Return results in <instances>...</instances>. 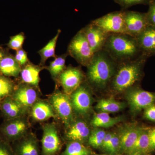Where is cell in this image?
<instances>
[{
    "label": "cell",
    "mask_w": 155,
    "mask_h": 155,
    "mask_svg": "<svg viewBox=\"0 0 155 155\" xmlns=\"http://www.w3.org/2000/svg\"><path fill=\"white\" fill-rule=\"evenodd\" d=\"M114 1L123 9H126L136 5L149 3L150 0H114Z\"/></svg>",
    "instance_id": "d6a6232c"
},
{
    "label": "cell",
    "mask_w": 155,
    "mask_h": 155,
    "mask_svg": "<svg viewBox=\"0 0 155 155\" xmlns=\"http://www.w3.org/2000/svg\"><path fill=\"white\" fill-rule=\"evenodd\" d=\"M103 50L118 64L133 61L143 55L136 38L125 33L109 34Z\"/></svg>",
    "instance_id": "6da1fadb"
},
{
    "label": "cell",
    "mask_w": 155,
    "mask_h": 155,
    "mask_svg": "<svg viewBox=\"0 0 155 155\" xmlns=\"http://www.w3.org/2000/svg\"><path fill=\"white\" fill-rule=\"evenodd\" d=\"M61 31L58 30L55 36L49 41L47 44L41 49L38 51V53L41 56V63L44 64L49 58H56L55 49L57 41L61 33Z\"/></svg>",
    "instance_id": "484cf974"
},
{
    "label": "cell",
    "mask_w": 155,
    "mask_h": 155,
    "mask_svg": "<svg viewBox=\"0 0 155 155\" xmlns=\"http://www.w3.org/2000/svg\"><path fill=\"white\" fill-rule=\"evenodd\" d=\"M17 53H18V54L22 57V59L25 64L27 63L28 62V57H27V53L24 50H22V48L20 49L17 51Z\"/></svg>",
    "instance_id": "f35d334b"
},
{
    "label": "cell",
    "mask_w": 155,
    "mask_h": 155,
    "mask_svg": "<svg viewBox=\"0 0 155 155\" xmlns=\"http://www.w3.org/2000/svg\"><path fill=\"white\" fill-rule=\"evenodd\" d=\"M87 148L79 142L72 141L67 145L62 155H89Z\"/></svg>",
    "instance_id": "83f0119b"
},
{
    "label": "cell",
    "mask_w": 155,
    "mask_h": 155,
    "mask_svg": "<svg viewBox=\"0 0 155 155\" xmlns=\"http://www.w3.org/2000/svg\"><path fill=\"white\" fill-rule=\"evenodd\" d=\"M135 38L143 54H155V26L148 25Z\"/></svg>",
    "instance_id": "5bb4252c"
},
{
    "label": "cell",
    "mask_w": 155,
    "mask_h": 155,
    "mask_svg": "<svg viewBox=\"0 0 155 155\" xmlns=\"http://www.w3.org/2000/svg\"><path fill=\"white\" fill-rule=\"evenodd\" d=\"M51 104L53 110L66 126H69L73 117V107L68 95L61 92L55 93L51 97Z\"/></svg>",
    "instance_id": "52a82bcc"
},
{
    "label": "cell",
    "mask_w": 155,
    "mask_h": 155,
    "mask_svg": "<svg viewBox=\"0 0 155 155\" xmlns=\"http://www.w3.org/2000/svg\"><path fill=\"white\" fill-rule=\"evenodd\" d=\"M67 55V54H64L56 57L54 61L50 63L48 70L53 77H57L64 71Z\"/></svg>",
    "instance_id": "4316f807"
},
{
    "label": "cell",
    "mask_w": 155,
    "mask_h": 155,
    "mask_svg": "<svg viewBox=\"0 0 155 155\" xmlns=\"http://www.w3.org/2000/svg\"><path fill=\"white\" fill-rule=\"evenodd\" d=\"M149 8L146 13L148 25L155 26V0H150Z\"/></svg>",
    "instance_id": "836d02e7"
},
{
    "label": "cell",
    "mask_w": 155,
    "mask_h": 155,
    "mask_svg": "<svg viewBox=\"0 0 155 155\" xmlns=\"http://www.w3.org/2000/svg\"><path fill=\"white\" fill-rule=\"evenodd\" d=\"M135 152L145 154L150 152L149 129L143 127L135 144L128 153Z\"/></svg>",
    "instance_id": "d4e9b609"
},
{
    "label": "cell",
    "mask_w": 155,
    "mask_h": 155,
    "mask_svg": "<svg viewBox=\"0 0 155 155\" xmlns=\"http://www.w3.org/2000/svg\"><path fill=\"white\" fill-rule=\"evenodd\" d=\"M148 57H140L125 63L118 64L116 73L110 85L114 91L121 93L134 86L141 79L143 69Z\"/></svg>",
    "instance_id": "3957f363"
},
{
    "label": "cell",
    "mask_w": 155,
    "mask_h": 155,
    "mask_svg": "<svg viewBox=\"0 0 155 155\" xmlns=\"http://www.w3.org/2000/svg\"><path fill=\"white\" fill-rule=\"evenodd\" d=\"M68 52L79 64L84 66L87 67L90 63L94 53L82 30L78 32L70 41Z\"/></svg>",
    "instance_id": "277c9868"
},
{
    "label": "cell",
    "mask_w": 155,
    "mask_h": 155,
    "mask_svg": "<svg viewBox=\"0 0 155 155\" xmlns=\"http://www.w3.org/2000/svg\"><path fill=\"white\" fill-rule=\"evenodd\" d=\"M127 155H147V154L139 152H135L127 154Z\"/></svg>",
    "instance_id": "ab89813d"
},
{
    "label": "cell",
    "mask_w": 155,
    "mask_h": 155,
    "mask_svg": "<svg viewBox=\"0 0 155 155\" xmlns=\"http://www.w3.org/2000/svg\"><path fill=\"white\" fill-rule=\"evenodd\" d=\"M150 150V152L155 150V127L149 129Z\"/></svg>",
    "instance_id": "8d00e7d4"
},
{
    "label": "cell",
    "mask_w": 155,
    "mask_h": 155,
    "mask_svg": "<svg viewBox=\"0 0 155 155\" xmlns=\"http://www.w3.org/2000/svg\"><path fill=\"white\" fill-rule=\"evenodd\" d=\"M27 122L17 118L7 123L3 128V133L9 139L15 140L21 138L28 129Z\"/></svg>",
    "instance_id": "9a60e30c"
},
{
    "label": "cell",
    "mask_w": 155,
    "mask_h": 155,
    "mask_svg": "<svg viewBox=\"0 0 155 155\" xmlns=\"http://www.w3.org/2000/svg\"><path fill=\"white\" fill-rule=\"evenodd\" d=\"M15 155H39L38 143L32 136L25 137L18 144Z\"/></svg>",
    "instance_id": "ac0fdd59"
},
{
    "label": "cell",
    "mask_w": 155,
    "mask_h": 155,
    "mask_svg": "<svg viewBox=\"0 0 155 155\" xmlns=\"http://www.w3.org/2000/svg\"><path fill=\"white\" fill-rule=\"evenodd\" d=\"M143 128L135 124H131L120 130L118 134L120 140V151L129 153Z\"/></svg>",
    "instance_id": "4fadbf2b"
},
{
    "label": "cell",
    "mask_w": 155,
    "mask_h": 155,
    "mask_svg": "<svg viewBox=\"0 0 155 155\" xmlns=\"http://www.w3.org/2000/svg\"><path fill=\"white\" fill-rule=\"evenodd\" d=\"M71 101L73 109L81 115H85L91 108L92 98L88 87L82 85L71 94Z\"/></svg>",
    "instance_id": "7c38bea8"
},
{
    "label": "cell",
    "mask_w": 155,
    "mask_h": 155,
    "mask_svg": "<svg viewBox=\"0 0 155 155\" xmlns=\"http://www.w3.org/2000/svg\"><path fill=\"white\" fill-rule=\"evenodd\" d=\"M81 30L94 54L103 50L109 33L91 22Z\"/></svg>",
    "instance_id": "8fae6325"
},
{
    "label": "cell",
    "mask_w": 155,
    "mask_h": 155,
    "mask_svg": "<svg viewBox=\"0 0 155 155\" xmlns=\"http://www.w3.org/2000/svg\"><path fill=\"white\" fill-rule=\"evenodd\" d=\"M126 99L130 110L135 114L155 103V93L133 86L126 91Z\"/></svg>",
    "instance_id": "5b68a950"
},
{
    "label": "cell",
    "mask_w": 155,
    "mask_h": 155,
    "mask_svg": "<svg viewBox=\"0 0 155 155\" xmlns=\"http://www.w3.org/2000/svg\"><path fill=\"white\" fill-rule=\"evenodd\" d=\"M122 120V117L120 116L111 117L108 113L100 112L94 116L91 124L93 126L97 128H109L119 123Z\"/></svg>",
    "instance_id": "ffe728a7"
},
{
    "label": "cell",
    "mask_w": 155,
    "mask_h": 155,
    "mask_svg": "<svg viewBox=\"0 0 155 155\" xmlns=\"http://www.w3.org/2000/svg\"><path fill=\"white\" fill-rule=\"evenodd\" d=\"M31 116L35 120L40 122L55 116L54 110L51 106L43 101H39L34 104Z\"/></svg>",
    "instance_id": "d6986e66"
},
{
    "label": "cell",
    "mask_w": 155,
    "mask_h": 155,
    "mask_svg": "<svg viewBox=\"0 0 155 155\" xmlns=\"http://www.w3.org/2000/svg\"><path fill=\"white\" fill-rule=\"evenodd\" d=\"M125 107V103L118 101L110 98L100 100L98 102L96 108L100 112L109 114L118 113L123 110Z\"/></svg>",
    "instance_id": "603a6c76"
},
{
    "label": "cell",
    "mask_w": 155,
    "mask_h": 155,
    "mask_svg": "<svg viewBox=\"0 0 155 155\" xmlns=\"http://www.w3.org/2000/svg\"><path fill=\"white\" fill-rule=\"evenodd\" d=\"M41 68L31 64H27L21 71L22 80L24 83L38 86L39 82V73Z\"/></svg>",
    "instance_id": "7402d4cb"
},
{
    "label": "cell",
    "mask_w": 155,
    "mask_h": 155,
    "mask_svg": "<svg viewBox=\"0 0 155 155\" xmlns=\"http://www.w3.org/2000/svg\"><path fill=\"white\" fill-rule=\"evenodd\" d=\"M113 133L112 132H108L106 134L105 137L103 140L102 145L101 147H102L104 150H106L107 147L111 139L113 136Z\"/></svg>",
    "instance_id": "74e56055"
},
{
    "label": "cell",
    "mask_w": 155,
    "mask_h": 155,
    "mask_svg": "<svg viewBox=\"0 0 155 155\" xmlns=\"http://www.w3.org/2000/svg\"><path fill=\"white\" fill-rule=\"evenodd\" d=\"M106 134L104 130L100 128H96L90 134L88 138L89 143L95 148L101 147Z\"/></svg>",
    "instance_id": "f1b7e54d"
},
{
    "label": "cell",
    "mask_w": 155,
    "mask_h": 155,
    "mask_svg": "<svg viewBox=\"0 0 155 155\" xmlns=\"http://www.w3.org/2000/svg\"><path fill=\"white\" fill-rule=\"evenodd\" d=\"M59 79L64 91L71 95L82 84L84 75L79 68L69 67L59 75Z\"/></svg>",
    "instance_id": "9c48e42d"
},
{
    "label": "cell",
    "mask_w": 155,
    "mask_h": 155,
    "mask_svg": "<svg viewBox=\"0 0 155 155\" xmlns=\"http://www.w3.org/2000/svg\"><path fill=\"white\" fill-rule=\"evenodd\" d=\"M145 118L150 121L155 122V105L149 106L144 110Z\"/></svg>",
    "instance_id": "e575fe53"
},
{
    "label": "cell",
    "mask_w": 155,
    "mask_h": 155,
    "mask_svg": "<svg viewBox=\"0 0 155 155\" xmlns=\"http://www.w3.org/2000/svg\"><path fill=\"white\" fill-rule=\"evenodd\" d=\"M90 133L87 124L83 121H78L70 126L67 137L69 140L81 142L88 138Z\"/></svg>",
    "instance_id": "e0dca14e"
},
{
    "label": "cell",
    "mask_w": 155,
    "mask_h": 155,
    "mask_svg": "<svg viewBox=\"0 0 155 155\" xmlns=\"http://www.w3.org/2000/svg\"><path fill=\"white\" fill-rule=\"evenodd\" d=\"M25 40L23 34L20 33L11 38L9 42L8 46L12 50L18 51L22 48V45Z\"/></svg>",
    "instance_id": "1f68e13d"
},
{
    "label": "cell",
    "mask_w": 155,
    "mask_h": 155,
    "mask_svg": "<svg viewBox=\"0 0 155 155\" xmlns=\"http://www.w3.org/2000/svg\"></svg>",
    "instance_id": "b9f144b4"
},
{
    "label": "cell",
    "mask_w": 155,
    "mask_h": 155,
    "mask_svg": "<svg viewBox=\"0 0 155 155\" xmlns=\"http://www.w3.org/2000/svg\"><path fill=\"white\" fill-rule=\"evenodd\" d=\"M43 155H56L61 148V141L55 125L48 124L44 127L41 140Z\"/></svg>",
    "instance_id": "30bf717a"
},
{
    "label": "cell",
    "mask_w": 155,
    "mask_h": 155,
    "mask_svg": "<svg viewBox=\"0 0 155 155\" xmlns=\"http://www.w3.org/2000/svg\"><path fill=\"white\" fill-rule=\"evenodd\" d=\"M91 22L108 33H125L124 11L111 12Z\"/></svg>",
    "instance_id": "8992f818"
},
{
    "label": "cell",
    "mask_w": 155,
    "mask_h": 155,
    "mask_svg": "<svg viewBox=\"0 0 155 155\" xmlns=\"http://www.w3.org/2000/svg\"><path fill=\"white\" fill-rule=\"evenodd\" d=\"M37 96V92L33 87L22 86L15 92L14 99L23 107H28L36 103Z\"/></svg>",
    "instance_id": "2e32d148"
},
{
    "label": "cell",
    "mask_w": 155,
    "mask_h": 155,
    "mask_svg": "<svg viewBox=\"0 0 155 155\" xmlns=\"http://www.w3.org/2000/svg\"><path fill=\"white\" fill-rule=\"evenodd\" d=\"M21 71L20 65L11 56L4 57L0 61V72L4 75L16 77Z\"/></svg>",
    "instance_id": "44dd1931"
},
{
    "label": "cell",
    "mask_w": 155,
    "mask_h": 155,
    "mask_svg": "<svg viewBox=\"0 0 155 155\" xmlns=\"http://www.w3.org/2000/svg\"><path fill=\"white\" fill-rule=\"evenodd\" d=\"M0 155H15L8 145L0 141Z\"/></svg>",
    "instance_id": "d590c367"
},
{
    "label": "cell",
    "mask_w": 155,
    "mask_h": 155,
    "mask_svg": "<svg viewBox=\"0 0 155 155\" xmlns=\"http://www.w3.org/2000/svg\"><path fill=\"white\" fill-rule=\"evenodd\" d=\"M118 64L104 50L94 53L87 66L89 82L97 89H104L110 85L116 73Z\"/></svg>",
    "instance_id": "7a4b0ae2"
},
{
    "label": "cell",
    "mask_w": 155,
    "mask_h": 155,
    "mask_svg": "<svg viewBox=\"0 0 155 155\" xmlns=\"http://www.w3.org/2000/svg\"><path fill=\"white\" fill-rule=\"evenodd\" d=\"M12 90V84L5 78L0 77V100L8 95Z\"/></svg>",
    "instance_id": "4dcf8cb0"
},
{
    "label": "cell",
    "mask_w": 155,
    "mask_h": 155,
    "mask_svg": "<svg viewBox=\"0 0 155 155\" xmlns=\"http://www.w3.org/2000/svg\"><path fill=\"white\" fill-rule=\"evenodd\" d=\"M125 33L136 38L149 25L146 13L124 11Z\"/></svg>",
    "instance_id": "ba28073f"
},
{
    "label": "cell",
    "mask_w": 155,
    "mask_h": 155,
    "mask_svg": "<svg viewBox=\"0 0 155 155\" xmlns=\"http://www.w3.org/2000/svg\"><path fill=\"white\" fill-rule=\"evenodd\" d=\"M106 150L113 154L120 151V140L118 134L113 133L110 141Z\"/></svg>",
    "instance_id": "f546056e"
},
{
    "label": "cell",
    "mask_w": 155,
    "mask_h": 155,
    "mask_svg": "<svg viewBox=\"0 0 155 155\" xmlns=\"http://www.w3.org/2000/svg\"><path fill=\"white\" fill-rule=\"evenodd\" d=\"M3 58H4V57H3V53L2 52V51L0 49V61H1V60H2V59Z\"/></svg>",
    "instance_id": "60d3db41"
},
{
    "label": "cell",
    "mask_w": 155,
    "mask_h": 155,
    "mask_svg": "<svg viewBox=\"0 0 155 155\" xmlns=\"http://www.w3.org/2000/svg\"><path fill=\"white\" fill-rule=\"evenodd\" d=\"M23 108L15 100L10 98L5 100L2 105L3 113L11 119L19 118L23 113Z\"/></svg>",
    "instance_id": "cb8c5ba5"
}]
</instances>
